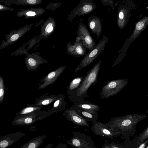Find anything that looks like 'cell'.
Wrapping results in <instances>:
<instances>
[{"label": "cell", "instance_id": "obj_38", "mask_svg": "<svg viewBox=\"0 0 148 148\" xmlns=\"http://www.w3.org/2000/svg\"><path fill=\"white\" fill-rule=\"evenodd\" d=\"M3 8V6L1 5H0V10H1Z\"/></svg>", "mask_w": 148, "mask_h": 148}, {"label": "cell", "instance_id": "obj_4", "mask_svg": "<svg viewBox=\"0 0 148 148\" xmlns=\"http://www.w3.org/2000/svg\"><path fill=\"white\" fill-rule=\"evenodd\" d=\"M127 79L113 80L105 83L106 84L102 88L99 94L102 99L108 98L116 95L127 84Z\"/></svg>", "mask_w": 148, "mask_h": 148}, {"label": "cell", "instance_id": "obj_30", "mask_svg": "<svg viewBox=\"0 0 148 148\" xmlns=\"http://www.w3.org/2000/svg\"><path fill=\"white\" fill-rule=\"evenodd\" d=\"M102 148H112L110 146V143H105Z\"/></svg>", "mask_w": 148, "mask_h": 148}, {"label": "cell", "instance_id": "obj_26", "mask_svg": "<svg viewBox=\"0 0 148 148\" xmlns=\"http://www.w3.org/2000/svg\"><path fill=\"white\" fill-rule=\"evenodd\" d=\"M148 143V138L141 144L138 148H145Z\"/></svg>", "mask_w": 148, "mask_h": 148}, {"label": "cell", "instance_id": "obj_37", "mask_svg": "<svg viewBox=\"0 0 148 148\" xmlns=\"http://www.w3.org/2000/svg\"><path fill=\"white\" fill-rule=\"evenodd\" d=\"M82 148H99L96 147L95 145L87 146Z\"/></svg>", "mask_w": 148, "mask_h": 148}, {"label": "cell", "instance_id": "obj_36", "mask_svg": "<svg viewBox=\"0 0 148 148\" xmlns=\"http://www.w3.org/2000/svg\"><path fill=\"white\" fill-rule=\"evenodd\" d=\"M53 29V27L51 26L49 27L47 29V32H48L49 33L51 32Z\"/></svg>", "mask_w": 148, "mask_h": 148}, {"label": "cell", "instance_id": "obj_2", "mask_svg": "<svg viewBox=\"0 0 148 148\" xmlns=\"http://www.w3.org/2000/svg\"><path fill=\"white\" fill-rule=\"evenodd\" d=\"M101 63V60H99L88 71L76 92L69 96L70 101L73 102L74 103L88 101H85L84 99L89 96L87 95V91L90 86L92 85H96L97 83Z\"/></svg>", "mask_w": 148, "mask_h": 148}, {"label": "cell", "instance_id": "obj_29", "mask_svg": "<svg viewBox=\"0 0 148 148\" xmlns=\"http://www.w3.org/2000/svg\"><path fill=\"white\" fill-rule=\"evenodd\" d=\"M110 146L112 148H122L119 146L117 144H116L113 142H112L110 143Z\"/></svg>", "mask_w": 148, "mask_h": 148}, {"label": "cell", "instance_id": "obj_19", "mask_svg": "<svg viewBox=\"0 0 148 148\" xmlns=\"http://www.w3.org/2000/svg\"><path fill=\"white\" fill-rule=\"evenodd\" d=\"M72 107L78 114L87 121L92 123L97 121L98 119V113L93 114L77 108Z\"/></svg>", "mask_w": 148, "mask_h": 148}, {"label": "cell", "instance_id": "obj_39", "mask_svg": "<svg viewBox=\"0 0 148 148\" xmlns=\"http://www.w3.org/2000/svg\"><path fill=\"white\" fill-rule=\"evenodd\" d=\"M146 148H148V145L146 147Z\"/></svg>", "mask_w": 148, "mask_h": 148}, {"label": "cell", "instance_id": "obj_33", "mask_svg": "<svg viewBox=\"0 0 148 148\" xmlns=\"http://www.w3.org/2000/svg\"><path fill=\"white\" fill-rule=\"evenodd\" d=\"M53 144L51 143H48L44 148H51Z\"/></svg>", "mask_w": 148, "mask_h": 148}, {"label": "cell", "instance_id": "obj_17", "mask_svg": "<svg viewBox=\"0 0 148 148\" xmlns=\"http://www.w3.org/2000/svg\"><path fill=\"white\" fill-rule=\"evenodd\" d=\"M84 78V77L81 76L76 77L73 79L70 82L67 88V94L70 96L74 94L77 91Z\"/></svg>", "mask_w": 148, "mask_h": 148}, {"label": "cell", "instance_id": "obj_9", "mask_svg": "<svg viewBox=\"0 0 148 148\" xmlns=\"http://www.w3.org/2000/svg\"><path fill=\"white\" fill-rule=\"evenodd\" d=\"M77 36L80 37L84 45L90 51L96 47L94 39L91 35L86 26L79 22L77 31Z\"/></svg>", "mask_w": 148, "mask_h": 148}, {"label": "cell", "instance_id": "obj_3", "mask_svg": "<svg viewBox=\"0 0 148 148\" xmlns=\"http://www.w3.org/2000/svg\"><path fill=\"white\" fill-rule=\"evenodd\" d=\"M108 40V38L103 36L101 39L96 45V47L85 55L74 71L76 72L80 71L92 63L100 54L102 53Z\"/></svg>", "mask_w": 148, "mask_h": 148}, {"label": "cell", "instance_id": "obj_16", "mask_svg": "<svg viewBox=\"0 0 148 148\" xmlns=\"http://www.w3.org/2000/svg\"><path fill=\"white\" fill-rule=\"evenodd\" d=\"M72 106L77 108L93 114H98L100 107L97 105L90 101L74 103Z\"/></svg>", "mask_w": 148, "mask_h": 148}, {"label": "cell", "instance_id": "obj_1", "mask_svg": "<svg viewBox=\"0 0 148 148\" xmlns=\"http://www.w3.org/2000/svg\"><path fill=\"white\" fill-rule=\"evenodd\" d=\"M146 115L130 114L110 119L105 124L124 137L131 132L140 121L145 119Z\"/></svg>", "mask_w": 148, "mask_h": 148}, {"label": "cell", "instance_id": "obj_35", "mask_svg": "<svg viewBox=\"0 0 148 148\" xmlns=\"http://www.w3.org/2000/svg\"><path fill=\"white\" fill-rule=\"evenodd\" d=\"M52 24L51 23H49L47 25V26H46V28H45V30L47 32V29H48L51 26H52Z\"/></svg>", "mask_w": 148, "mask_h": 148}, {"label": "cell", "instance_id": "obj_15", "mask_svg": "<svg viewBox=\"0 0 148 148\" xmlns=\"http://www.w3.org/2000/svg\"><path fill=\"white\" fill-rule=\"evenodd\" d=\"M60 94L58 95H49L48 93H46L39 96L31 104L34 106H43L49 105L54 102L60 96Z\"/></svg>", "mask_w": 148, "mask_h": 148}, {"label": "cell", "instance_id": "obj_32", "mask_svg": "<svg viewBox=\"0 0 148 148\" xmlns=\"http://www.w3.org/2000/svg\"><path fill=\"white\" fill-rule=\"evenodd\" d=\"M36 1V0H28L27 1V3L29 4H34Z\"/></svg>", "mask_w": 148, "mask_h": 148}, {"label": "cell", "instance_id": "obj_24", "mask_svg": "<svg viewBox=\"0 0 148 148\" xmlns=\"http://www.w3.org/2000/svg\"><path fill=\"white\" fill-rule=\"evenodd\" d=\"M101 1L103 5L105 6L110 5L111 6L113 9H114V7L113 6V3L114 2L113 1L108 0H101Z\"/></svg>", "mask_w": 148, "mask_h": 148}, {"label": "cell", "instance_id": "obj_31", "mask_svg": "<svg viewBox=\"0 0 148 148\" xmlns=\"http://www.w3.org/2000/svg\"><path fill=\"white\" fill-rule=\"evenodd\" d=\"M26 14L29 16H34L35 15L36 13L34 12L29 11L27 12Z\"/></svg>", "mask_w": 148, "mask_h": 148}, {"label": "cell", "instance_id": "obj_18", "mask_svg": "<svg viewBox=\"0 0 148 148\" xmlns=\"http://www.w3.org/2000/svg\"><path fill=\"white\" fill-rule=\"evenodd\" d=\"M47 136L44 135L34 137L23 145L20 148H38L43 143Z\"/></svg>", "mask_w": 148, "mask_h": 148}, {"label": "cell", "instance_id": "obj_25", "mask_svg": "<svg viewBox=\"0 0 148 148\" xmlns=\"http://www.w3.org/2000/svg\"><path fill=\"white\" fill-rule=\"evenodd\" d=\"M144 25L143 22L142 21L139 22L136 25V29L138 30L141 29L143 27Z\"/></svg>", "mask_w": 148, "mask_h": 148}, {"label": "cell", "instance_id": "obj_27", "mask_svg": "<svg viewBox=\"0 0 148 148\" xmlns=\"http://www.w3.org/2000/svg\"><path fill=\"white\" fill-rule=\"evenodd\" d=\"M56 148H67L65 143H59Z\"/></svg>", "mask_w": 148, "mask_h": 148}, {"label": "cell", "instance_id": "obj_21", "mask_svg": "<svg viewBox=\"0 0 148 148\" xmlns=\"http://www.w3.org/2000/svg\"><path fill=\"white\" fill-rule=\"evenodd\" d=\"M43 106H34L31 104H27L26 106L19 111L16 115V116L26 114L37 111L40 110Z\"/></svg>", "mask_w": 148, "mask_h": 148}, {"label": "cell", "instance_id": "obj_7", "mask_svg": "<svg viewBox=\"0 0 148 148\" xmlns=\"http://www.w3.org/2000/svg\"><path fill=\"white\" fill-rule=\"evenodd\" d=\"M73 136L67 140V143L75 148H82L87 146L95 145L94 141L89 136L79 132H72Z\"/></svg>", "mask_w": 148, "mask_h": 148}, {"label": "cell", "instance_id": "obj_10", "mask_svg": "<svg viewBox=\"0 0 148 148\" xmlns=\"http://www.w3.org/2000/svg\"><path fill=\"white\" fill-rule=\"evenodd\" d=\"M66 66H61L55 71L51 72L40 80L38 87L41 90L53 83L64 70Z\"/></svg>", "mask_w": 148, "mask_h": 148}, {"label": "cell", "instance_id": "obj_22", "mask_svg": "<svg viewBox=\"0 0 148 148\" xmlns=\"http://www.w3.org/2000/svg\"><path fill=\"white\" fill-rule=\"evenodd\" d=\"M148 138V125L141 134L138 136L137 139V143L140 145Z\"/></svg>", "mask_w": 148, "mask_h": 148}, {"label": "cell", "instance_id": "obj_8", "mask_svg": "<svg viewBox=\"0 0 148 148\" xmlns=\"http://www.w3.org/2000/svg\"><path fill=\"white\" fill-rule=\"evenodd\" d=\"M90 129L93 134L111 139L120 136L119 133L106 126L105 123L97 121L92 123Z\"/></svg>", "mask_w": 148, "mask_h": 148}, {"label": "cell", "instance_id": "obj_12", "mask_svg": "<svg viewBox=\"0 0 148 148\" xmlns=\"http://www.w3.org/2000/svg\"><path fill=\"white\" fill-rule=\"evenodd\" d=\"M26 135L25 132H17L0 137V148H6L18 141Z\"/></svg>", "mask_w": 148, "mask_h": 148}, {"label": "cell", "instance_id": "obj_11", "mask_svg": "<svg viewBox=\"0 0 148 148\" xmlns=\"http://www.w3.org/2000/svg\"><path fill=\"white\" fill-rule=\"evenodd\" d=\"M62 115L66 120L78 125L88 127L90 126L87 121L78 114L72 106L69 108H66Z\"/></svg>", "mask_w": 148, "mask_h": 148}, {"label": "cell", "instance_id": "obj_28", "mask_svg": "<svg viewBox=\"0 0 148 148\" xmlns=\"http://www.w3.org/2000/svg\"><path fill=\"white\" fill-rule=\"evenodd\" d=\"M19 37V35L18 34H15L12 35L10 38V40L12 41H14L17 40Z\"/></svg>", "mask_w": 148, "mask_h": 148}, {"label": "cell", "instance_id": "obj_6", "mask_svg": "<svg viewBox=\"0 0 148 148\" xmlns=\"http://www.w3.org/2000/svg\"><path fill=\"white\" fill-rule=\"evenodd\" d=\"M97 8L92 0H81L78 5L74 8L68 17L71 22L77 16H84L92 12Z\"/></svg>", "mask_w": 148, "mask_h": 148}, {"label": "cell", "instance_id": "obj_23", "mask_svg": "<svg viewBox=\"0 0 148 148\" xmlns=\"http://www.w3.org/2000/svg\"><path fill=\"white\" fill-rule=\"evenodd\" d=\"M5 94L4 82L3 78L0 76V103H2L4 100Z\"/></svg>", "mask_w": 148, "mask_h": 148}, {"label": "cell", "instance_id": "obj_34", "mask_svg": "<svg viewBox=\"0 0 148 148\" xmlns=\"http://www.w3.org/2000/svg\"><path fill=\"white\" fill-rule=\"evenodd\" d=\"M81 41V39L80 37L77 36L76 38L75 41L77 42H79Z\"/></svg>", "mask_w": 148, "mask_h": 148}, {"label": "cell", "instance_id": "obj_14", "mask_svg": "<svg viewBox=\"0 0 148 148\" xmlns=\"http://www.w3.org/2000/svg\"><path fill=\"white\" fill-rule=\"evenodd\" d=\"M88 18L89 28L93 34H96L98 39L100 36L102 27L100 18L96 16H91Z\"/></svg>", "mask_w": 148, "mask_h": 148}, {"label": "cell", "instance_id": "obj_5", "mask_svg": "<svg viewBox=\"0 0 148 148\" xmlns=\"http://www.w3.org/2000/svg\"><path fill=\"white\" fill-rule=\"evenodd\" d=\"M45 112V111L40 110L16 116L12 121V124L15 126H28L36 121L42 120V116Z\"/></svg>", "mask_w": 148, "mask_h": 148}, {"label": "cell", "instance_id": "obj_20", "mask_svg": "<svg viewBox=\"0 0 148 148\" xmlns=\"http://www.w3.org/2000/svg\"><path fill=\"white\" fill-rule=\"evenodd\" d=\"M73 47L74 51L72 56L79 57L86 55V48L84 45L81 41L79 42L75 41Z\"/></svg>", "mask_w": 148, "mask_h": 148}, {"label": "cell", "instance_id": "obj_13", "mask_svg": "<svg viewBox=\"0 0 148 148\" xmlns=\"http://www.w3.org/2000/svg\"><path fill=\"white\" fill-rule=\"evenodd\" d=\"M65 95L60 93L59 97L54 102L53 107L50 110L46 112L43 116V119L46 118L53 114L64 110L66 108L67 103L65 100Z\"/></svg>", "mask_w": 148, "mask_h": 148}]
</instances>
